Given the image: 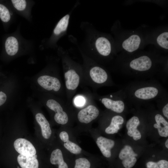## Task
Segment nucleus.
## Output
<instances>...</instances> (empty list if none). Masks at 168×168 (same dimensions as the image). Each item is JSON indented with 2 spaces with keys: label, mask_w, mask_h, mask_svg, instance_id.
Wrapping results in <instances>:
<instances>
[{
  "label": "nucleus",
  "mask_w": 168,
  "mask_h": 168,
  "mask_svg": "<svg viewBox=\"0 0 168 168\" xmlns=\"http://www.w3.org/2000/svg\"><path fill=\"white\" fill-rule=\"evenodd\" d=\"M113 71L135 78L159 76L168 65L167 57L157 51H138L131 54H118L112 63Z\"/></svg>",
  "instance_id": "obj_1"
},
{
  "label": "nucleus",
  "mask_w": 168,
  "mask_h": 168,
  "mask_svg": "<svg viewBox=\"0 0 168 168\" xmlns=\"http://www.w3.org/2000/svg\"><path fill=\"white\" fill-rule=\"evenodd\" d=\"M27 79L32 91L54 94L66 100L65 86L54 61L48 60L44 68Z\"/></svg>",
  "instance_id": "obj_2"
},
{
  "label": "nucleus",
  "mask_w": 168,
  "mask_h": 168,
  "mask_svg": "<svg viewBox=\"0 0 168 168\" xmlns=\"http://www.w3.org/2000/svg\"><path fill=\"white\" fill-rule=\"evenodd\" d=\"M123 88L129 105L137 107L155 101L166 90L154 79L131 82Z\"/></svg>",
  "instance_id": "obj_3"
},
{
  "label": "nucleus",
  "mask_w": 168,
  "mask_h": 168,
  "mask_svg": "<svg viewBox=\"0 0 168 168\" xmlns=\"http://www.w3.org/2000/svg\"><path fill=\"white\" fill-rule=\"evenodd\" d=\"M58 54L61 59L66 100L71 104L78 87L80 85L83 86V67L73 60L61 48L58 49Z\"/></svg>",
  "instance_id": "obj_4"
},
{
  "label": "nucleus",
  "mask_w": 168,
  "mask_h": 168,
  "mask_svg": "<svg viewBox=\"0 0 168 168\" xmlns=\"http://www.w3.org/2000/svg\"><path fill=\"white\" fill-rule=\"evenodd\" d=\"M82 56L83 86H89L96 91L102 87L116 85L109 72L103 66L85 54Z\"/></svg>",
  "instance_id": "obj_5"
},
{
  "label": "nucleus",
  "mask_w": 168,
  "mask_h": 168,
  "mask_svg": "<svg viewBox=\"0 0 168 168\" xmlns=\"http://www.w3.org/2000/svg\"><path fill=\"white\" fill-rule=\"evenodd\" d=\"M115 42L117 53L131 54L141 50L149 42V34L146 35L140 30H118Z\"/></svg>",
  "instance_id": "obj_6"
},
{
  "label": "nucleus",
  "mask_w": 168,
  "mask_h": 168,
  "mask_svg": "<svg viewBox=\"0 0 168 168\" xmlns=\"http://www.w3.org/2000/svg\"><path fill=\"white\" fill-rule=\"evenodd\" d=\"M4 49L6 54L11 61L22 56L33 55L34 43L33 41L22 36L19 25L16 29L6 38Z\"/></svg>",
  "instance_id": "obj_7"
},
{
  "label": "nucleus",
  "mask_w": 168,
  "mask_h": 168,
  "mask_svg": "<svg viewBox=\"0 0 168 168\" xmlns=\"http://www.w3.org/2000/svg\"><path fill=\"white\" fill-rule=\"evenodd\" d=\"M32 91V97L54 113V118L57 123L63 125L68 123L69 117L65 108L71 104L66 100L54 94Z\"/></svg>",
  "instance_id": "obj_8"
},
{
  "label": "nucleus",
  "mask_w": 168,
  "mask_h": 168,
  "mask_svg": "<svg viewBox=\"0 0 168 168\" xmlns=\"http://www.w3.org/2000/svg\"><path fill=\"white\" fill-rule=\"evenodd\" d=\"M93 97L102 103L107 109L114 113L121 114L124 112L129 105L123 88L114 92L102 96L94 92Z\"/></svg>",
  "instance_id": "obj_9"
},
{
  "label": "nucleus",
  "mask_w": 168,
  "mask_h": 168,
  "mask_svg": "<svg viewBox=\"0 0 168 168\" xmlns=\"http://www.w3.org/2000/svg\"><path fill=\"white\" fill-rule=\"evenodd\" d=\"M70 15H66L58 22L54 28L51 35L48 39L43 40L40 45L41 49H56L57 42L66 32L69 24Z\"/></svg>",
  "instance_id": "obj_10"
},
{
  "label": "nucleus",
  "mask_w": 168,
  "mask_h": 168,
  "mask_svg": "<svg viewBox=\"0 0 168 168\" xmlns=\"http://www.w3.org/2000/svg\"><path fill=\"white\" fill-rule=\"evenodd\" d=\"M9 6L14 12L28 22H32V9L35 2L31 0H11Z\"/></svg>",
  "instance_id": "obj_11"
},
{
  "label": "nucleus",
  "mask_w": 168,
  "mask_h": 168,
  "mask_svg": "<svg viewBox=\"0 0 168 168\" xmlns=\"http://www.w3.org/2000/svg\"><path fill=\"white\" fill-rule=\"evenodd\" d=\"M100 114V110L95 104L94 100L79 111L77 118L80 122L87 124L97 119Z\"/></svg>",
  "instance_id": "obj_12"
},
{
  "label": "nucleus",
  "mask_w": 168,
  "mask_h": 168,
  "mask_svg": "<svg viewBox=\"0 0 168 168\" xmlns=\"http://www.w3.org/2000/svg\"><path fill=\"white\" fill-rule=\"evenodd\" d=\"M168 31L167 28L161 29L153 35L150 34L149 42L154 44L161 50L167 52L168 50Z\"/></svg>",
  "instance_id": "obj_13"
},
{
  "label": "nucleus",
  "mask_w": 168,
  "mask_h": 168,
  "mask_svg": "<svg viewBox=\"0 0 168 168\" xmlns=\"http://www.w3.org/2000/svg\"><path fill=\"white\" fill-rule=\"evenodd\" d=\"M138 154L133 151L132 147L125 145L120 151L119 157L122 161V163L125 168H131L137 162Z\"/></svg>",
  "instance_id": "obj_14"
},
{
  "label": "nucleus",
  "mask_w": 168,
  "mask_h": 168,
  "mask_svg": "<svg viewBox=\"0 0 168 168\" xmlns=\"http://www.w3.org/2000/svg\"><path fill=\"white\" fill-rule=\"evenodd\" d=\"M14 147L19 153L26 156H33L36 153L33 144L28 140L22 138L16 139L14 143Z\"/></svg>",
  "instance_id": "obj_15"
},
{
  "label": "nucleus",
  "mask_w": 168,
  "mask_h": 168,
  "mask_svg": "<svg viewBox=\"0 0 168 168\" xmlns=\"http://www.w3.org/2000/svg\"><path fill=\"white\" fill-rule=\"evenodd\" d=\"M140 123L139 116L135 115L129 119L126 123L128 135L130 137H132L133 139L136 141L140 139L141 138V133L137 129V127Z\"/></svg>",
  "instance_id": "obj_16"
},
{
  "label": "nucleus",
  "mask_w": 168,
  "mask_h": 168,
  "mask_svg": "<svg viewBox=\"0 0 168 168\" xmlns=\"http://www.w3.org/2000/svg\"><path fill=\"white\" fill-rule=\"evenodd\" d=\"M153 119L155 123L153 127L158 129L159 135L161 137L168 136V122L164 117L159 113L154 114Z\"/></svg>",
  "instance_id": "obj_17"
},
{
  "label": "nucleus",
  "mask_w": 168,
  "mask_h": 168,
  "mask_svg": "<svg viewBox=\"0 0 168 168\" xmlns=\"http://www.w3.org/2000/svg\"><path fill=\"white\" fill-rule=\"evenodd\" d=\"M96 143L104 156L107 158L111 157V150L115 144L114 140L102 136H100L97 138Z\"/></svg>",
  "instance_id": "obj_18"
},
{
  "label": "nucleus",
  "mask_w": 168,
  "mask_h": 168,
  "mask_svg": "<svg viewBox=\"0 0 168 168\" xmlns=\"http://www.w3.org/2000/svg\"><path fill=\"white\" fill-rule=\"evenodd\" d=\"M35 118L40 126L43 137L46 139H49L51 135L52 131L48 121L44 115L40 112L36 113Z\"/></svg>",
  "instance_id": "obj_19"
},
{
  "label": "nucleus",
  "mask_w": 168,
  "mask_h": 168,
  "mask_svg": "<svg viewBox=\"0 0 168 168\" xmlns=\"http://www.w3.org/2000/svg\"><path fill=\"white\" fill-rule=\"evenodd\" d=\"M94 100L92 93L84 92L74 96L72 98V103L76 108H82Z\"/></svg>",
  "instance_id": "obj_20"
},
{
  "label": "nucleus",
  "mask_w": 168,
  "mask_h": 168,
  "mask_svg": "<svg viewBox=\"0 0 168 168\" xmlns=\"http://www.w3.org/2000/svg\"><path fill=\"white\" fill-rule=\"evenodd\" d=\"M124 122V119L122 115L118 114L113 115L111 118L110 125L105 129V132L108 134L117 133Z\"/></svg>",
  "instance_id": "obj_21"
},
{
  "label": "nucleus",
  "mask_w": 168,
  "mask_h": 168,
  "mask_svg": "<svg viewBox=\"0 0 168 168\" xmlns=\"http://www.w3.org/2000/svg\"><path fill=\"white\" fill-rule=\"evenodd\" d=\"M15 13L10 6L8 7L0 3V19L4 23L9 25L14 22L15 19Z\"/></svg>",
  "instance_id": "obj_22"
},
{
  "label": "nucleus",
  "mask_w": 168,
  "mask_h": 168,
  "mask_svg": "<svg viewBox=\"0 0 168 168\" xmlns=\"http://www.w3.org/2000/svg\"><path fill=\"white\" fill-rule=\"evenodd\" d=\"M17 160L22 168H38V160L34 156H26L20 154Z\"/></svg>",
  "instance_id": "obj_23"
},
{
  "label": "nucleus",
  "mask_w": 168,
  "mask_h": 168,
  "mask_svg": "<svg viewBox=\"0 0 168 168\" xmlns=\"http://www.w3.org/2000/svg\"><path fill=\"white\" fill-rule=\"evenodd\" d=\"M50 161L52 164H58V168H68L67 164L64 161L62 151L59 149H56L52 152Z\"/></svg>",
  "instance_id": "obj_24"
},
{
  "label": "nucleus",
  "mask_w": 168,
  "mask_h": 168,
  "mask_svg": "<svg viewBox=\"0 0 168 168\" xmlns=\"http://www.w3.org/2000/svg\"><path fill=\"white\" fill-rule=\"evenodd\" d=\"M158 107L161 108L163 116L168 119V94L167 90L155 100Z\"/></svg>",
  "instance_id": "obj_25"
},
{
  "label": "nucleus",
  "mask_w": 168,
  "mask_h": 168,
  "mask_svg": "<svg viewBox=\"0 0 168 168\" xmlns=\"http://www.w3.org/2000/svg\"><path fill=\"white\" fill-rule=\"evenodd\" d=\"M64 147L71 153L74 154H79L82 151V148L75 143L67 140L63 144Z\"/></svg>",
  "instance_id": "obj_26"
},
{
  "label": "nucleus",
  "mask_w": 168,
  "mask_h": 168,
  "mask_svg": "<svg viewBox=\"0 0 168 168\" xmlns=\"http://www.w3.org/2000/svg\"><path fill=\"white\" fill-rule=\"evenodd\" d=\"M147 168H168V161L161 160L157 162L150 161L146 164Z\"/></svg>",
  "instance_id": "obj_27"
},
{
  "label": "nucleus",
  "mask_w": 168,
  "mask_h": 168,
  "mask_svg": "<svg viewBox=\"0 0 168 168\" xmlns=\"http://www.w3.org/2000/svg\"><path fill=\"white\" fill-rule=\"evenodd\" d=\"M19 92H17L7 94L6 92L0 91V106L3 105L9 99V97L18 98Z\"/></svg>",
  "instance_id": "obj_28"
},
{
  "label": "nucleus",
  "mask_w": 168,
  "mask_h": 168,
  "mask_svg": "<svg viewBox=\"0 0 168 168\" xmlns=\"http://www.w3.org/2000/svg\"><path fill=\"white\" fill-rule=\"evenodd\" d=\"M90 163L87 159L80 158L76 160L74 168H90Z\"/></svg>",
  "instance_id": "obj_29"
},
{
  "label": "nucleus",
  "mask_w": 168,
  "mask_h": 168,
  "mask_svg": "<svg viewBox=\"0 0 168 168\" xmlns=\"http://www.w3.org/2000/svg\"><path fill=\"white\" fill-rule=\"evenodd\" d=\"M59 137L61 140L65 142L67 140L69 139L68 134L67 132L65 131H62L59 134Z\"/></svg>",
  "instance_id": "obj_30"
},
{
  "label": "nucleus",
  "mask_w": 168,
  "mask_h": 168,
  "mask_svg": "<svg viewBox=\"0 0 168 168\" xmlns=\"http://www.w3.org/2000/svg\"><path fill=\"white\" fill-rule=\"evenodd\" d=\"M165 146L166 148H168V139L166 140L165 142Z\"/></svg>",
  "instance_id": "obj_31"
},
{
  "label": "nucleus",
  "mask_w": 168,
  "mask_h": 168,
  "mask_svg": "<svg viewBox=\"0 0 168 168\" xmlns=\"http://www.w3.org/2000/svg\"><path fill=\"white\" fill-rule=\"evenodd\" d=\"M34 156L35 157V158H37V156L36 154L34 155Z\"/></svg>",
  "instance_id": "obj_32"
},
{
  "label": "nucleus",
  "mask_w": 168,
  "mask_h": 168,
  "mask_svg": "<svg viewBox=\"0 0 168 168\" xmlns=\"http://www.w3.org/2000/svg\"><path fill=\"white\" fill-rule=\"evenodd\" d=\"M17 168H19V167L18 166Z\"/></svg>",
  "instance_id": "obj_33"
}]
</instances>
